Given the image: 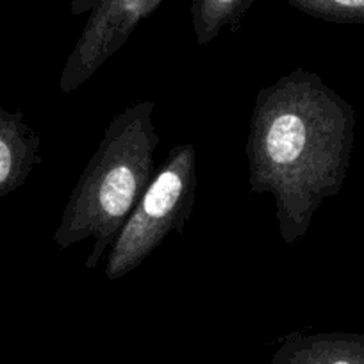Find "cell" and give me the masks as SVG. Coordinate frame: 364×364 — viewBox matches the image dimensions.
I'll return each instance as SVG.
<instances>
[{
    "mask_svg": "<svg viewBox=\"0 0 364 364\" xmlns=\"http://www.w3.org/2000/svg\"><path fill=\"white\" fill-rule=\"evenodd\" d=\"M288 4L304 15L328 22L364 20V0H288Z\"/></svg>",
    "mask_w": 364,
    "mask_h": 364,
    "instance_id": "obj_7",
    "label": "cell"
},
{
    "mask_svg": "<svg viewBox=\"0 0 364 364\" xmlns=\"http://www.w3.org/2000/svg\"><path fill=\"white\" fill-rule=\"evenodd\" d=\"M154 100H141L107 124L80 173L54 234L61 250L91 240L87 269H95L117 241L149 182L161 138L154 127Z\"/></svg>",
    "mask_w": 364,
    "mask_h": 364,
    "instance_id": "obj_2",
    "label": "cell"
},
{
    "mask_svg": "<svg viewBox=\"0 0 364 364\" xmlns=\"http://www.w3.org/2000/svg\"><path fill=\"white\" fill-rule=\"evenodd\" d=\"M161 2L163 0H70V15L87 13L90 16L63 68L59 80L63 93H73L95 75Z\"/></svg>",
    "mask_w": 364,
    "mask_h": 364,
    "instance_id": "obj_4",
    "label": "cell"
},
{
    "mask_svg": "<svg viewBox=\"0 0 364 364\" xmlns=\"http://www.w3.org/2000/svg\"><path fill=\"white\" fill-rule=\"evenodd\" d=\"M269 364H364V346L338 336L295 332L282 338Z\"/></svg>",
    "mask_w": 364,
    "mask_h": 364,
    "instance_id": "obj_5",
    "label": "cell"
},
{
    "mask_svg": "<svg viewBox=\"0 0 364 364\" xmlns=\"http://www.w3.org/2000/svg\"><path fill=\"white\" fill-rule=\"evenodd\" d=\"M197 202V149L181 143L168 152L134 211L107 252L106 279L118 281L145 262L170 232H182Z\"/></svg>",
    "mask_w": 364,
    "mask_h": 364,
    "instance_id": "obj_3",
    "label": "cell"
},
{
    "mask_svg": "<svg viewBox=\"0 0 364 364\" xmlns=\"http://www.w3.org/2000/svg\"><path fill=\"white\" fill-rule=\"evenodd\" d=\"M255 0H191V23L200 47L211 43L223 29L236 31Z\"/></svg>",
    "mask_w": 364,
    "mask_h": 364,
    "instance_id": "obj_6",
    "label": "cell"
},
{
    "mask_svg": "<svg viewBox=\"0 0 364 364\" xmlns=\"http://www.w3.org/2000/svg\"><path fill=\"white\" fill-rule=\"evenodd\" d=\"M348 109L316 73L295 68L255 95L247 157L252 193L275 198L279 234L299 243L341 184Z\"/></svg>",
    "mask_w": 364,
    "mask_h": 364,
    "instance_id": "obj_1",
    "label": "cell"
}]
</instances>
